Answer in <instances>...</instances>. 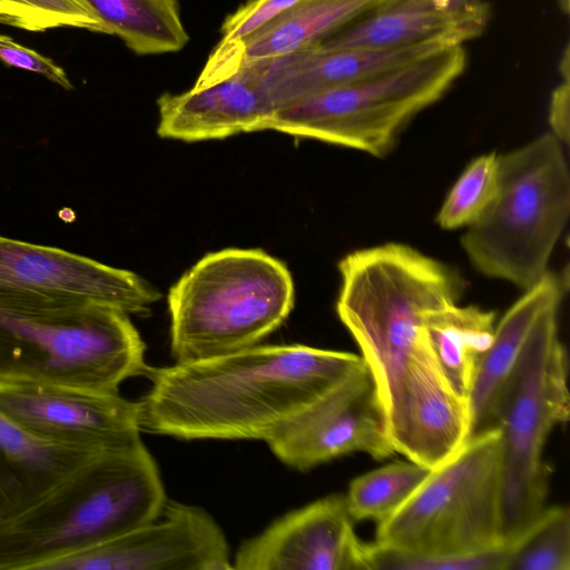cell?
I'll return each mask as SVG.
<instances>
[{
  "label": "cell",
  "mask_w": 570,
  "mask_h": 570,
  "mask_svg": "<svg viewBox=\"0 0 570 570\" xmlns=\"http://www.w3.org/2000/svg\"><path fill=\"white\" fill-rule=\"evenodd\" d=\"M361 355L301 344L254 345L150 367L141 431L183 440L267 441L345 375Z\"/></svg>",
  "instance_id": "obj_1"
},
{
  "label": "cell",
  "mask_w": 570,
  "mask_h": 570,
  "mask_svg": "<svg viewBox=\"0 0 570 570\" xmlns=\"http://www.w3.org/2000/svg\"><path fill=\"white\" fill-rule=\"evenodd\" d=\"M338 271L336 312L360 347L385 416L442 371L425 318L459 302L463 279L451 266L395 242L348 253Z\"/></svg>",
  "instance_id": "obj_2"
},
{
  "label": "cell",
  "mask_w": 570,
  "mask_h": 570,
  "mask_svg": "<svg viewBox=\"0 0 570 570\" xmlns=\"http://www.w3.org/2000/svg\"><path fill=\"white\" fill-rule=\"evenodd\" d=\"M166 501L142 441L100 452L28 507L0 518V570H42L154 520Z\"/></svg>",
  "instance_id": "obj_3"
},
{
  "label": "cell",
  "mask_w": 570,
  "mask_h": 570,
  "mask_svg": "<svg viewBox=\"0 0 570 570\" xmlns=\"http://www.w3.org/2000/svg\"><path fill=\"white\" fill-rule=\"evenodd\" d=\"M563 146L546 132L499 155L494 197L461 237V247L479 273L524 291L548 272L570 215Z\"/></svg>",
  "instance_id": "obj_4"
},
{
  "label": "cell",
  "mask_w": 570,
  "mask_h": 570,
  "mask_svg": "<svg viewBox=\"0 0 570 570\" xmlns=\"http://www.w3.org/2000/svg\"><path fill=\"white\" fill-rule=\"evenodd\" d=\"M293 305V279L279 259L261 249L207 254L168 294L175 363L257 345L286 320Z\"/></svg>",
  "instance_id": "obj_5"
},
{
  "label": "cell",
  "mask_w": 570,
  "mask_h": 570,
  "mask_svg": "<svg viewBox=\"0 0 570 570\" xmlns=\"http://www.w3.org/2000/svg\"><path fill=\"white\" fill-rule=\"evenodd\" d=\"M145 350L129 315L108 306L0 313V383L119 393L146 373Z\"/></svg>",
  "instance_id": "obj_6"
},
{
  "label": "cell",
  "mask_w": 570,
  "mask_h": 570,
  "mask_svg": "<svg viewBox=\"0 0 570 570\" xmlns=\"http://www.w3.org/2000/svg\"><path fill=\"white\" fill-rule=\"evenodd\" d=\"M561 306L533 327L502 392L495 416L501 439V535L518 538L546 508L549 470L543 449L568 422V355L559 333Z\"/></svg>",
  "instance_id": "obj_7"
},
{
  "label": "cell",
  "mask_w": 570,
  "mask_h": 570,
  "mask_svg": "<svg viewBox=\"0 0 570 570\" xmlns=\"http://www.w3.org/2000/svg\"><path fill=\"white\" fill-rule=\"evenodd\" d=\"M465 66L463 46H449L277 109L266 130L384 157L409 122L436 102Z\"/></svg>",
  "instance_id": "obj_8"
},
{
  "label": "cell",
  "mask_w": 570,
  "mask_h": 570,
  "mask_svg": "<svg viewBox=\"0 0 570 570\" xmlns=\"http://www.w3.org/2000/svg\"><path fill=\"white\" fill-rule=\"evenodd\" d=\"M501 472L500 430L471 436L377 523L375 543L425 556L462 554L507 543L501 535Z\"/></svg>",
  "instance_id": "obj_9"
},
{
  "label": "cell",
  "mask_w": 570,
  "mask_h": 570,
  "mask_svg": "<svg viewBox=\"0 0 570 570\" xmlns=\"http://www.w3.org/2000/svg\"><path fill=\"white\" fill-rule=\"evenodd\" d=\"M159 298L130 271L0 235V313L101 305L144 315Z\"/></svg>",
  "instance_id": "obj_10"
},
{
  "label": "cell",
  "mask_w": 570,
  "mask_h": 570,
  "mask_svg": "<svg viewBox=\"0 0 570 570\" xmlns=\"http://www.w3.org/2000/svg\"><path fill=\"white\" fill-rule=\"evenodd\" d=\"M266 444L281 462L299 471L353 452L376 460L395 453L365 363L285 423Z\"/></svg>",
  "instance_id": "obj_11"
},
{
  "label": "cell",
  "mask_w": 570,
  "mask_h": 570,
  "mask_svg": "<svg viewBox=\"0 0 570 570\" xmlns=\"http://www.w3.org/2000/svg\"><path fill=\"white\" fill-rule=\"evenodd\" d=\"M226 537L203 508L168 500L154 520L42 570H227Z\"/></svg>",
  "instance_id": "obj_12"
},
{
  "label": "cell",
  "mask_w": 570,
  "mask_h": 570,
  "mask_svg": "<svg viewBox=\"0 0 570 570\" xmlns=\"http://www.w3.org/2000/svg\"><path fill=\"white\" fill-rule=\"evenodd\" d=\"M0 413L53 442L110 451L141 442L138 401L68 385L0 383Z\"/></svg>",
  "instance_id": "obj_13"
},
{
  "label": "cell",
  "mask_w": 570,
  "mask_h": 570,
  "mask_svg": "<svg viewBox=\"0 0 570 570\" xmlns=\"http://www.w3.org/2000/svg\"><path fill=\"white\" fill-rule=\"evenodd\" d=\"M345 495L331 494L274 521L237 550V570H368Z\"/></svg>",
  "instance_id": "obj_14"
},
{
  "label": "cell",
  "mask_w": 570,
  "mask_h": 570,
  "mask_svg": "<svg viewBox=\"0 0 570 570\" xmlns=\"http://www.w3.org/2000/svg\"><path fill=\"white\" fill-rule=\"evenodd\" d=\"M158 136L183 141L223 139L240 132L266 130L275 112L259 87L253 61L204 87L157 100Z\"/></svg>",
  "instance_id": "obj_15"
},
{
  "label": "cell",
  "mask_w": 570,
  "mask_h": 570,
  "mask_svg": "<svg viewBox=\"0 0 570 570\" xmlns=\"http://www.w3.org/2000/svg\"><path fill=\"white\" fill-rule=\"evenodd\" d=\"M445 47L449 45L434 42L391 50H323L308 45L283 56L253 62L257 65L261 89L277 110Z\"/></svg>",
  "instance_id": "obj_16"
},
{
  "label": "cell",
  "mask_w": 570,
  "mask_h": 570,
  "mask_svg": "<svg viewBox=\"0 0 570 570\" xmlns=\"http://www.w3.org/2000/svg\"><path fill=\"white\" fill-rule=\"evenodd\" d=\"M489 17L442 12L433 0H380L311 45L323 50H391L434 42L458 46L480 36Z\"/></svg>",
  "instance_id": "obj_17"
},
{
  "label": "cell",
  "mask_w": 570,
  "mask_h": 570,
  "mask_svg": "<svg viewBox=\"0 0 570 570\" xmlns=\"http://www.w3.org/2000/svg\"><path fill=\"white\" fill-rule=\"evenodd\" d=\"M563 294V281L548 271L538 283L523 291L495 325L493 342L469 395L470 438L495 428L502 392L527 340L544 313L561 306Z\"/></svg>",
  "instance_id": "obj_18"
},
{
  "label": "cell",
  "mask_w": 570,
  "mask_h": 570,
  "mask_svg": "<svg viewBox=\"0 0 570 570\" xmlns=\"http://www.w3.org/2000/svg\"><path fill=\"white\" fill-rule=\"evenodd\" d=\"M380 0H301L238 43L215 48L205 69L223 78L244 62L271 59L306 47L353 20Z\"/></svg>",
  "instance_id": "obj_19"
},
{
  "label": "cell",
  "mask_w": 570,
  "mask_h": 570,
  "mask_svg": "<svg viewBox=\"0 0 570 570\" xmlns=\"http://www.w3.org/2000/svg\"><path fill=\"white\" fill-rule=\"evenodd\" d=\"M100 452L42 439L0 413V518L28 507Z\"/></svg>",
  "instance_id": "obj_20"
},
{
  "label": "cell",
  "mask_w": 570,
  "mask_h": 570,
  "mask_svg": "<svg viewBox=\"0 0 570 570\" xmlns=\"http://www.w3.org/2000/svg\"><path fill=\"white\" fill-rule=\"evenodd\" d=\"M425 324L445 377L458 394L469 399L478 368L493 342L495 313L454 303L429 312Z\"/></svg>",
  "instance_id": "obj_21"
},
{
  "label": "cell",
  "mask_w": 570,
  "mask_h": 570,
  "mask_svg": "<svg viewBox=\"0 0 570 570\" xmlns=\"http://www.w3.org/2000/svg\"><path fill=\"white\" fill-rule=\"evenodd\" d=\"M111 30L137 55L183 49L189 36L177 0H87Z\"/></svg>",
  "instance_id": "obj_22"
},
{
  "label": "cell",
  "mask_w": 570,
  "mask_h": 570,
  "mask_svg": "<svg viewBox=\"0 0 570 570\" xmlns=\"http://www.w3.org/2000/svg\"><path fill=\"white\" fill-rule=\"evenodd\" d=\"M431 469L396 461L355 478L345 495L353 520L377 523L393 514L426 479Z\"/></svg>",
  "instance_id": "obj_23"
},
{
  "label": "cell",
  "mask_w": 570,
  "mask_h": 570,
  "mask_svg": "<svg viewBox=\"0 0 570 570\" xmlns=\"http://www.w3.org/2000/svg\"><path fill=\"white\" fill-rule=\"evenodd\" d=\"M510 543L508 570H570L568 507L544 508Z\"/></svg>",
  "instance_id": "obj_24"
},
{
  "label": "cell",
  "mask_w": 570,
  "mask_h": 570,
  "mask_svg": "<svg viewBox=\"0 0 570 570\" xmlns=\"http://www.w3.org/2000/svg\"><path fill=\"white\" fill-rule=\"evenodd\" d=\"M499 178V155L483 154L471 160L449 190L436 215L445 230L466 228L487 209Z\"/></svg>",
  "instance_id": "obj_25"
},
{
  "label": "cell",
  "mask_w": 570,
  "mask_h": 570,
  "mask_svg": "<svg viewBox=\"0 0 570 570\" xmlns=\"http://www.w3.org/2000/svg\"><path fill=\"white\" fill-rule=\"evenodd\" d=\"M0 23L31 32L70 27L111 35L87 0H0Z\"/></svg>",
  "instance_id": "obj_26"
},
{
  "label": "cell",
  "mask_w": 570,
  "mask_h": 570,
  "mask_svg": "<svg viewBox=\"0 0 570 570\" xmlns=\"http://www.w3.org/2000/svg\"><path fill=\"white\" fill-rule=\"evenodd\" d=\"M510 543L490 549L449 556L407 553L367 544L368 570H508Z\"/></svg>",
  "instance_id": "obj_27"
},
{
  "label": "cell",
  "mask_w": 570,
  "mask_h": 570,
  "mask_svg": "<svg viewBox=\"0 0 570 570\" xmlns=\"http://www.w3.org/2000/svg\"><path fill=\"white\" fill-rule=\"evenodd\" d=\"M299 1L248 0L225 19L220 28L222 39L217 48H227L238 43L245 37Z\"/></svg>",
  "instance_id": "obj_28"
},
{
  "label": "cell",
  "mask_w": 570,
  "mask_h": 570,
  "mask_svg": "<svg viewBox=\"0 0 570 570\" xmlns=\"http://www.w3.org/2000/svg\"><path fill=\"white\" fill-rule=\"evenodd\" d=\"M0 61L21 70L38 73L67 90L72 89V83L65 70L53 60L3 35H0Z\"/></svg>",
  "instance_id": "obj_29"
},
{
  "label": "cell",
  "mask_w": 570,
  "mask_h": 570,
  "mask_svg": "<svg viewBox=\"0 0 570 570\" xmlns=\"http://www.w3.org/2000/svg\"><path fill=\"white\" fill-rule=\"evenodd\" d=\"M570 79L554 88L549 105L548 120L551 134L566 147L569 145L570 129Z\"/></svg>",
  "instance_id": "obj_30"
},
{
  "label": "cell",
  "mask_w": 570,
  "mask_h": 570,
  "mask_svg": "<svg viewBox=\"0 0 570 570\" xmlns=\"http://www.w3.org/2000/svg\"><path fill=\"white\" fill-rule=\"evenodd\" d=\"M435 8L451 14L490 13V8L483 0H433Z\"/></svg>",
  "instance_id": "obj_31"
},
{
  "label": "cell",
  "mask_w": 570,
  "mask_h": 570,
  "mask_svg": "<svg viewBox=\"0 0 570 570\" xmlns=\"http://www.w3.org/2000/svg\"><path fill=\"white\" fill-rule=\"evenodd\" d=\"M569 71H570V68H569V47L567 46L566 50H564L563 58L561 59V63H560V72H561V76L563 77V79H570Z\"/></svg>",
  "instance_id": "obj_32"
},
{
  "label": "cell",
  "mask_w": 570,
  "mask_h": 570,
  "mask_svg": "<svg viewBox=\"0 0 570 570\" xmlns=\"http://www.w3.org/2000/svg\"><path fill=\"white\" fill-rule=\"evenodd\" d=\"M561 11L566 14L569 13L570 0H559Z\"/></svg>",
  "instance_id": "obj_33"
}]
</instances>
